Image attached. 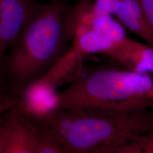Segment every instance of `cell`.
I'll return each mask as SVG.
<instances>
[{
	"label": "cell",
	"mask_w": 153,
	"mask_h": 153,
	"mask_svg": "<svg viewBox=\"0 0 153 153\" xmlns=\"http://www.w3.org/2000/svg\"><path fill=\"white\" fill-rule=\"evenodd\" d=\"M71 7L66 0L35 6L0 66V79L15 96L47 74L68 51Z\"/></svg>",
	"instance_id": "cell-1"
},
{
	"label": "cell",
	"mask_w": 153,
	"mask_h": 153,
	"mask_svg": "<svg viewBox=\"0 0 153 153\" xmlns=\"http://www.w3.org/2000/svg\"><path fill=\"white\" fill-rule=\"evenodd\" d=\"M153 109V76L112 66L83 71L56 94V109L121 115Z\"/></svg>",
	"instance_id": "cell-2"
},
{
	"label": "cell",
	"mask_w": 153,
	"mask_h": 153,
	"mask_svg": "<svg viewBox=\"0 0 153 153\" xmlns=\"http://www.w3.org/2000/svg\"><path fill=\"white\" fill-rule=\"evenodd\" d=\"M74 114L61 141L62 153H115L129 137L153 131V109L121 115Z\"/></svg>",
	"instance_id": "cell-3"
},
{
	"label": "cell",
	"mask_w": 153,
	"mask_h": 153,
	"mask_svg": "<svg viewBox=\"0 0 153 153\" xmlns=\"http://www.w3.org/2000/svg\"><path fill=\"white\" fill-rule=\"evenodd\" d=\"M37 4L36 0H0V66L6 51L18 37Z\"/></svg>",
	"instance_id": "cell-4"
},
{
	"label": "cell",
	"mask_w": 153,
	"mask_h": 153,
	"mask_svg": "<svg viewBox=\"0 0 153 153\" xmlns=\"http://www.w3.org/2000/svg\"><path fill=\"white\" fill-rule=\"evenodd\" d=\"M105 55L127 70L139 73L153 72V47L128 36L115 44Z\"/></svg>",
	"instance_id": "cell-5"
},
{
	"label": "cell",
	"mask_w": 153,
	"mask_h": 153,
	"mask_svg": "<svg viewBox=\"0 0 153 153\" xmlns=\"http://www.w3.org/2000/svg\"><path fill=\"white\" fill-rule=\"evenodd\" d=\"M9 134L4 153H35L40 132L27 116L17 114L12 109Z\"/></svg>",
	"instance_id": "cell-6"
},
{
	"label": "cell",
	"mask_w": 153,
	"mask_h": 153,
	"mask_svg": "<svg viewBox=\"0 0 153 153\" xmlns=\"http://www.w3.org/2000/svg\"><path fill=\"white\" fill-rule=\"evenodd\" d=\"M114 15L123 26L153 47V30L137 0H115Z\"/></svg>",
	"instance_id": "cell-7"
},
{
	"label": "cell",
	"mask_w": 153,
	"mask_h": 153,
	"mask_svg": "<svg viewBox=\"0 0 153 153\" xmlns=\"http://www.w3.org/2000/svg\"><path fill=\"white\" fill-rule=\"evenodd\" d=\"M73 47L82 55L103 53L108 51L115 43L102 33L91 29L73 38Z\"/></svg>",
	"instance_id": "cell-8"
},
{
	"label": "cell",
	"mask_w": 153,
	"mask_h": 153,
	"mask_svg": "<svg viewBox=\"0 0 153 153\" xmlns=\"http://www.w3.org/2000/svg\"><path fill=\"white\" fill-rule=\"evenodd\" d=\"M91 29L102 33L116 44L126 36L120 23L112 16H99L95 17Z\"/></svg>",
	"instance_id": "cell-9"
},
{
	"label": "cell",
	"mask_w": 153,
	"mask_h": 153,
	"mask_svg": "<svg viewBox=\"0 0 153 153\" xmlns=\"http://www.w3.org/2000/svg\"><path fill=\"white\" fill-rule=\"evenodd\" d=\"M11 118L10 110L0 115V153H4Z\"/></svg>",
	"instance_id": "cell-10"
},
{
	"label": "cell",
	"mask_w": 153,
	"mask_h": 153,
	"mask_svg": "<svg viewBox=\"0 0 153 153\" xmlns=\"http://www.w3.org/2000/svg\"><path fill=\"white\" fill-rule=\"evenodd\" d=\"M17 98L4 85L0 86V115L11 109Z\"/></svg>",
	"instance_id": "cell-11"
},
{
	"label": "cell",
	"mask_w": 153,
	"mask_h": 153,
	"mask_svg": "<svg viewBox=\"0 0 153 153\" xmlns=\"http://www.w3.org/2000/svg\"><path fill=\"white\" fill-rule=\"evenodd\" d=\"M115 0H95L93 2V10L96 16H112Z\"/></svg>",
	"instance_id": "cell-12"
},
{
	"label": "cell",
	"mask_w": 153,
	"mask_h": 153,
	"mask_svg": "<svg viewBox=\"0 0 153 153\" xmlns=\"http://www.w3.org/2000/svg\"><path fill=\"white\" fill-rule=\"evenodd\" d=\"M145 12L153 30V0H137Z\"/></svg>",
	"instance_id": "cell-13"
},
{
	"label": "cell",
	"mask_w": 153,
	"mask_h": 153,
	"mask_svg": "<svg viewBox=\"0 0 153 153\" xmlns=\"http://www.w3.org/2000/svg\"><path fill=\"white\" fill-rule=\"evenodd\" d=\"M150 153H153V131L146 133Z\"/></svg>",
	"instance_id": "cell-14"
},
{
	"label": "cell",
	"mask_w": 153,
	"mask_h": 153,
	"mask_svg": "<svg viewBox=\"0 0 153 153\" xmlns=\"http://www.w3.org/2000/svg\"><path fill=\"white\" fill-rule=\"evenodd\" d=\"M1 85H2V81H1V80L0 79V86H1Z\"/></svg>",
	"instance_id": "cell-15"
}]
</instances>
